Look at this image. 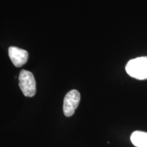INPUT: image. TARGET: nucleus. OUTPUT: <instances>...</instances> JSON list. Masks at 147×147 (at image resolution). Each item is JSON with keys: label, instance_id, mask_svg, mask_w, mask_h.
<instances>
[{"label": "nucleus", "instance_id": "nucleus-5", "mask_svg": "<svg viewBox=\"0 0 147 147\" xmlns=\"http://www.w3.org/2000/svg\"><path fill=\"white\" fill-rule=\"evenodd\" d=\"M130 140L136 147H147V132L134 131L130 136Z\"/></svg>", "mask_w": 147, "mask_h": 147}, {"label": "nucleus", "instance_id": "nucleus-3", "mask_svg": "<svg viewBox=\"0 0 147 147\" xmlns=\"http://www.w3.org/2000/svg\"><path fill=\"white\" fill-rule=\"evenodd\" d=\"M80 101V94L78 91L73 89L65 95L63 100V113L66 117H71L79 105Z\"/></svg>", "mask_w": 147, "mask_h": 147}, {"label": "nucleus", "instance_id": "nucleus-2", "mask_svg": "<svg viewBox=\"0 0 147 147\" xmlns=\"http://www.w3.org/2000/svg\"><path fill=\"white\" fill-rule=\"evenodd\" d=\"M19 87L23 95L26 97H32L36 93V82L33 74L30 71L23 69L18 76Z\"/></svg>", "mask_w": 147, "mask_h": 147}, {"label": "nucleus", "instance_id": "nucleus-4", "mask_svg": "<svg viewBox=\"0 0 147 147\" xmlns=\"http://www.w3.org/2000/svg\"><path fill=\"white\" fill-rule=\"evenodd\" d=\"M8 55L12 63L16 67H21L26 63L28 59V52L16 47H10L8 49Z\"/></svg>", "mask_w": 147, "mask_h": 147}, {"label": "nucleus", "instance_id": "nucleus-1", "mask_svg": "<svg viewBox=\"0 0 147 147\" xmlns=\"http://www.w3.org/2000/svg\"><path fill=\"white\" fill-rule=\"evenodd\" d=\"M129 76L138 80L147 79V56L139 57L129 61L125 66Z\"/></svg>", "mask_w": 147, "mask_h": 147}]
</instances>
